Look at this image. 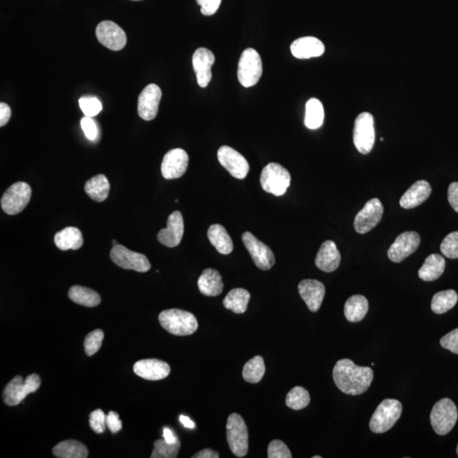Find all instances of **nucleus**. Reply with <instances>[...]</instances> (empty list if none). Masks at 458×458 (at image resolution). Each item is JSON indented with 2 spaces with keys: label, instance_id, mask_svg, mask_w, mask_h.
<instances>
[{
  "label": "nucleus",
  "instance_id": "18",
  "mask_svg": "<svg viewBox=\"0 0 458 458\" xmlns=\"http://www.w3.org/2000/svg\"><path fill=\"white\" fill-rule=\"evenodd\" d=\"M189 166V155L183 148H174L164 156L162 163V174L166 179L181 178Z\"/></svg>",
  "mask_w": 458,
  "mask_h": 458
},
{
  "label": "nucleus",
  "instance_id": "15",
  "mask_svg": "<svg viewBox=\"0 0 458 458\" xmlns=\"http://www.w3.org/2000/svg\"><path fill=\"white\" fill-rule=\"evenodd\" d=\"M421 238L414 231H407L395 238L388 250V257L393 262H402L420 247Z\"/></svg>",
  "mask_w": 458,
  "mask_h": 458
},
{
  "label": "nucleus",
  "instance_id": "48",
  "mask_svg": "<svg viewBox=\"0 0 458 458\" xmlns=\"http://www.w3.org/2000/svg\"><path fill=\"white\" fill-rule=\"evenodd\" d=\"M107 427L112 434L120 432L123 426L119 420V414L116 412H109L107 416Z\"/></svg>",
  "mask_w": 458,
  "mask_h": 458
},
{
  "label": "nucleus",
  "instance_id": "16",
  "mask_svg": "<svg viewBox=\"0 0 458 458\" xmlns=\"http://www.w3.org/2000/svg\"><path fill=\"white\" fill-rule=\"evenodd\" d=\"M96 37L102 45L113 51L123 49L127 44L126 33L112 21H104L97 26Z\"/></svg>",
  "mask_w": 458,
  "mask_h": 458
},
{
  "label": "nucleus",
  "instance_id": "3",
  "mask_svg": "<svg viewBox=\"0 0 458 458\" xmlns=\"http://www.w3.org/2000/svg\"><path fill=\"white\" fill-rule=\"evenodd\" d=\"M402 403L395 399H386L376 409L371 418L369 427L372 432L383 434L388 432L401 418Z\"/></svg>",
  "mask_w": 458,
  "mask_h": 458
},
{
  "label": "nucleus",
  "instance_id": "2",
  "mask_svg": "<svg viewBox=\"0 0 458 458\" xmlns=\"http://www.w3.org/2000/svg\"><path fill=\"white\" fill-rule=\"evenodd\" d=\"M159 322L164 330L178 336L193 335L198 330L197 318L191 312L180 309H169L160 312Z\"/></svg>",
  "mask_w": 458,
  "mask_h": 458
},
{
  "label": "nucleus",
  "instance_id": "38",
  "mask_svg": "<svg viewBox=\"0 0 458 458\" xmlns=\"http://www.w3.org/2000/svg\"><path fill=\"white\" fill-rule=\"evenodd\" d=\"M311 397L303 387L296 386L289 391L287 397V405L293 410H301L310 403Z\"/></svg>",
  "mask_w": 458,
  "mask_h": 458
},
{
  "label": "nucleus",
  "instance_id": "41",
  "mask_svg": "<svg viewBox=\"0 0 458 458\" xmlns=\"http://www.w3.org/2000/svg\"><path fill=\"white\" fill-rule=\"evenodd\" d=\"M441 250L445 257L450 259L458 258V231L449 234L441 245Z\"/></svg>",
  "mask_w": 458,
  "mask_h": 458
},
{
  "label": "nucleus",
  "instance_id": "40",
  "mask_svg": "<svg viewBox=\"0 0 458 458\" xmlns=\"http://www.w3.org/2000/svg\"><path fill=\"white\" fill-rule=\"evenodd\" d=\"M104 339V332L101 330H93L86 336L84 340L85 353L89 356L95 355L99 351Z\"/></svg>",
  "mask_w": 458,
  "mask_h": 458
},
{
  "label": "nucleus",
  "instance_id": "9",
  "mask_svg": "<svg viewBox=\"0 0 458 458\" xmlns=\"http://www.w3.org/2000/svg\"><path fill=\"white\" fill-rule=\"evenodd\" d=\"M354 144L361 154L367 155L373 148L375 142L374 119L369 112H362L355 121L353 132Z\"/></svg>",
  "mask_w": 458,
  "mask_h": 458
},
{
  "label": "nucleus",
  "instance_id": "1",
  "mask_svg": "<svg viewBox=\"0 0 458 458\" xmlns=\"http://www.w3.org/2000/svg\"><path fill=\"white\" fill-rule=\"evenodd\" d=\"M333 378L343 393L358 395L369 390L374 379V371L369 367H360L350 359H342L335 364Z\"/></svg>",
  "mask_w": 458,
  "mask_h": 458
},
{
  "label": "nucleus",
  "instance_id": "25",
  "mask_svg": "<svg viewBox=\"0 0 458 458\" xmlns=\"http://www.w3.org/2000/svg\"><path fill=\"white\" fill-rule=\"evenodd\" d=\"M432 192V189L429 183L425 180H420L413 183L402 195L400 206L404 209L415 208L427 201Z\"/></svg>",
  "mask_w": 458,
  "mask_h": 458
},
{
  "label": "nucleus",
  "instance_id": "32",
  "mask_svg": "<svg viewBox=\"0 0 458 458\" xmlns=\"http://www.w3.org/2000/svg\"><path fill=\"white\" fill-rule=\"evenodd\" d=\"M84 190L90 198L96 202H103L107 199L109 183L103 174L95 176L85 183Z\"/></svg>",
  "mask_w": 458,
  "mask_h": 458
},
{
  "label": "nucleus",
  "instance_id": "10",
  "mask_svg": "<svg viewBox=\"0 0 458 458\" xmlns=\"http://www.w3.org/2000/svg\"><path fill=\"white\" fill-rule=\"evenodd\" d=\"M32 197V189L29 183L17 182L6 191L1 199V207L8 215L22 213L29 205Z\"/></svg>",
  "mask_w": 458,
  "mask_h": 458
},
{
  "label": "nucleus",
  "instance_id": "55",
  "mask_svg": "<svg viewBox=\"0 0 458 458\" xmlns=\"http://www.w3.org/2000/svg\"><path fill=\"white\" fill-rule=\"evenodd\" d=\"M321 457H320V456H314V457H312V458H321Z\"/></svg>",
  "mask_w": 458,
  "mask_h": 458
},
{
  "label": "nucleus",
  "instance_id": "31",
  "mask_svg": "<svg viewBox=\"0 0 458 458\" xmlns=\"http://www.w3.org/2000/svg\"><path fill=\"white\" fill-rule=\"evenodd\" d=\"M53 454L58 458H86L89 456V451L80 441L68 440L54 446Z\"/></svg>",
  "mask_w": 458,
  "mask_h": 458
},
{
  "label": "nucleus",
  "instance_id": "20",
  "mask_svg": "<svg viewBox=\"0 0 458 458\" xmlns=\"http://www.w3.org/2000/svg\"><path fill=\"white\" fill-rule=\"evenodd\" d=\"M192 61L199 87L206 88L213 78L211 68L215 62L213 53L208 49L199 48L194 53Z\"/></svg>",
  "mask_w": 458,
  "mask_h": 458
},
{
  "label": "nucleus",
  "instance_id": "36",
  "mask_svg": "<svg viewBox=\"0 0 458 458\" xmlns=\"http://www.w3.org/2000/svg\"><path fill=\"white\" fill-rule=\"evenodd\" d=\"M457 300V293L453 289L438 292L432 299V311L436 314H443L455 307Z\"/></svg>",
  "mask_w": 458,
  "mask_h": 458
},
{
  "label": "nucleus",
  "instance_id": "11",
  "mask_svg": "<svg viewBox=\"0 0 458 458\" xmlns=\"http://www.w3.org/2000/svg\"><path fill=\"white\" fill-rule=\"evenodd\" d=\"M109 256L113 262L121 268L146 273L151 268L150 261L144 254L132 252L119 244L113 246Z\"/></svg>",
  "mask_w": 458,
  "mask_h": 458
},
{
  "label": "nucleus",
  "instance_id": "19",
  "mask_svg": "<svg viewBox=\"0 0 458 458\" xmlns=\"http://www.w3.org/2000/svg\"><path fill=\"white\" fill-rule=\"evenodd\" d=\"M183 232H185V223L180 211H174L167 219V226L158 233V238L160 244L167 247L174 248L181 243Z\"/></svg>",
  "mask_w": 458,
  "mask_h": 458
},
{
  "label": "nucleus",
  "instance_id": "6",
  "mask_svg": "<svg viewBox=\"0 0 458 458\" xmlns=\"http://www.w3.org/2000/svg\"><path fill=\"white\" fill-rule=\"evenodd\" d=\"M457 409L451 399L443 398L437 402L430 413V422L434 432L440 436L451 432L457 421Z\"/></svg>",
  "mask_w": 458,
  "mask_h": 458
},
{
  "label": "nucleus",
  "instance_id": "30",
  "mask_svg": "<svg viewBox=\"0 0 458 458\" xmlns=\"http://www.w3.org/2000/svg\"><path fill=\"white\" fill-rule=\"evenodd\" d=\"M369 311V301L361 295L350 297L344 304V316L349 322L358 323L362 321Z\"/></svg>",
  "mask_w": 458,
  "mask_h": 458
},
{
  "label": "nucleus",
  "instance_id": "27",
  "mask_svg": "<svg viewBox=\"0 0 458 458\" xmlns=\"http://www.w3.org/2000/svg\"><path fill=\"white\" fill-rule=\"evenodd\" d=\"M445 261L439 254H432L426 258L424 265L418 271V276L422 280L432 282L439 279L443 274Z\"/></svg>",
  "mask_w": 458,
  "mask_h": 458
},
{
  "label": "nucleus",
  "instance_id": "17",
  "mask_svg": "<svg viewBox=\"0 0 458 458\" xmlns=\"http://www.w3.org/2000/svg\"><path fill=\"white\" fill-rule=\"evenodd\" d=\"M162 89L158 85L146 86L139 96L138 113L144 121H151L158 116L159 105L162 100Z\"/></svg>",
  "mask_w": 458,
  "mask_h": 458
},
{
  "label": "nucleus",
  "instance_id": "51",
  "mask_svg": "<svg viewBox=\"0 0 458 458\" xmlns=\"http://www.w3.org/2000/svg\"><path fill=\"white\" fill-rule=\"evenodd\" d=\"M193 458H218L219 454L217 452L213 451L210 448L202 450V451L195 453Z\"/></svg>",
  "mask_w": 458,
  "mask_h": 458
},
{
  "label": "nucleus",
  "instance_id": "57",
  "mask_svg": "<svg viewBox=\"0 0 458 458\" xmlns=\"http://www.w3.org/2000/svg\"><path fill=\"white\" fill-rule=\"evenodd\" d=\"M134 1H139V0H134Z\"/></svg>",
  "mask_w": 458,
  "mask_h": 458
},
{
  "label": "nucleus",
  "instance_id": "28",
  "mask_svg": "<svg viewBox=\"0 0 458 458\" xmlns=\"http://www.w3.org/2000/svg\"><path fill=\"white\" fill-rule=\"evenodd\" d=\"M54 244L61 250H78L84 244L83 234L74 227H68L54 236Z\"/></svg>",
  "mask_w": 458,
  "mask_h": 458
},
{
  "label": "nucleus",
  "instance_id": "53",
  "mask_svg": "<svg viewBox=\"0 0 458 458\" xmlns=\"http://www.w3.org/2000/svg\"><path fill=\"white\" fill-rule=\"evenodd\" d=\"M180 422H182V425L186 428L194 429L195 427L194 422L190 420L189 417L183 416L181 415L179 418Z\"/></svg>",
  "mask_w": 458,
  "mask_h": 458
},
{
  "label": "nucleus",
  "instance_id": "35",
  "mask_svg": "<svg viewBox=\"0 0 458 458\" xmlns=\"http://www.w3.org/2000/svg\"><path fill=\"white\" fill-rule=\"evenodd\" d=\"M324 121V109L322 102L315 98L307 101L305 105V125L309 129H318Z\"/></svg>",
  "mask_w": 458,
  "mask_h": 458
},
{
  "label": "nucleus",
  "instance_id": "5",
  "mask_svg": "<svg viewBox=\"0 0 458 458\" xmlns=\"http://www.w3.org/2000/svg\"><path fill=\"white\" fill-rule=\"evenodd\" d=\"M291 181V174L287 168L280 164L269 163L261 171L260 182L262 189L276 197H281L287 193Z\"/></svg>",
  "mask_w": 458,
  "mask_h": 458
},
{
  "label": "nucleus",
  "instance_id": "50",
  "mask_svg": "<svg viewBox=\"0 0 458 458\" xmlns=\"http://www.w3.org/2000/svg\"><path fill=\"white\" fill-rule=\"evenodd\" d=\"M11 116V109L9 105L3 102L0 103V127L6 126L9 123Z\"/></svg>",
  "mask_w": 458,
  "mask_h": 458
},
{
  "label": "nucleus",
  "instance_id": "26",
  "mask_svg": "<svg viewBox=\"0 0 458 458\" xmlns=\"http://www.w3.org/2000/svg\"><path fill=\"white\" fill-rule=\"evenodd\" d=\"M199 291L206 296H217L223 289L221 274L217 270L207 268L204 270L198 280Z\"/></svg>",
  "mask_w": 458,
  "mask_h": 458
},
{
  "label": "nucleus",
  "instance_id": "13",
  "mask_svg": "<svg viewBox=\"0 0 458 458\" xmlns=\"http://www.w3.org/2000/svg\"><path fill=\"white\" fill-rule=\"evenodd\" d=\"M383 206L379 199H372L366 203L354 219V228L358 234L369 233L381 221Z\"/></svg>",
  "mask_w": 458,
  "mask_h": 458
},
{
  "label": "nucleus",
  "instance_id": "4",
  "mask_svg": "<svg viewBox=\"0 0 458 458\" xmlns=\"http://www.w3.org/2000/svg\"><path fill=\"white\" fill-rule=\"evenodd\" d=\"M40 386L41 379L37 374L29 375L25 379L22 376H15L3 391V402L10 406H17L24 401L27 395L37 391Z\"/></svg>",
  "mask_w": 458,
  "mask_h": 458
},
{
  "label": "nucleus",
  "instance_id": "21",
  "mask_svg": "<svg viewBox=\"0 0 458 458\" xmlns=\"http://www.w3.org/2000/svg\"><path fill=\"white\" fill-rule=\"evenodd\" d=\"M136 375L146 381H160L169 375L170 366L162 360L144 359L137 362L134 366Z\"/></svg>",
  "mask_w": 458,
  "mask_h": 458
},
{
  "label": "nucleus",
  "instance_id": "37",
  "mask_svg": "<svg viewBox=\"0 0 458 458\" xmlns=\"http://www.w3.org/2000/svg\"><path fill=\"white\" fill-rule=\"evenodd\" d=\"M266 367L264 358L256 356L245 363L243 369V378L246 382L259 383L265 374Z\"/></svg>",
  "mask_w": 458,
  "mask_h": 458
},
{
  "label": "nucleus",
  "instance_id": "56",
  "mask_svg": "<svg viewBox=\"0 0 458 458\" xmlns=\"http://www.w3.org/2000/svg\"><path fill=\"white\" fill-rule=\"evenodd\" d=\"M457 456H458V445H457Z\"/></svg>",
  "mask_w": 458,
  "mask_h": 458
},
{
  "label": "nucleus",
  "instance_id": "39",
  "mask_svg": "<svg viewBox=\"0 0 458 458\" xmlns=\"http://www.w3.org/2000/svg\"><path fill=\"white\" fill-rule=\"evenodd\" d=\"M179 440L176 443H168L165 440H156L154 443V451L152 452L151 458H175L179 452Z\"/></svg>",
  "mask_w": 458,
  "mask_h": 458
},
{
  "label": "nucleus",
  "instance_id": "33",
  "mask_svg": "<svg viewBox=\"0 0 458 458\" xmlns=\"http://www.w3.org/2000/svg\"><path fill=\"white\" fill-rule=\"evenodd\" d=\"M250 299V293L246 289H234L223 300V305L229 310L241 314L247 310Z\"/></svg>",
  "mask_w": 458,
  "mask_h": 458
},
{
  "label": "nucleus",
  "instance_id": "47",
  "mask_svg": "<svg viewBox=\"0 0 458 458\" xmlns=\"http://www.w3.org/2000/svg\"><path fill=\"white\" fill-rule=\"evenodd\" d=\"M204 15L210 17L217 13L221 6L222 0H197Z\"/></svg>",
  "mask_w": 458,
  "mask_h": 458
},
{
  "label": "nucleus",
  "instance_id": "23",
  "mask_svg": "<svg viewBox=\"0 0 458 458\" xmlns=\"http://www.w3.org/2000/svg\"><path fill=\"white\" fill-rule=\"evenodd\" d=\"M342 257L335 243L327 241L323 243L316 254L315 264L325 273L335 271L339 268Z\"/></svg>",
  "mask_w": 458,
  "mask_h": 458
},
{
  "label": "nucleus",
  "instance_id": "42",
  "mask_svg": "<svg viewBox=\"0 0 458 458\" xmlns=\"http://www.w3.org/2000/svg\"><path fill=\"white\" fill-rule=\"evenodd\" d=\"M79 105L85 116H96L102 111V104L96 97L84 96L80 98Z\"/></svg>",
  "mask_w": 458,
  "mask_h": 458
},
{
  "label": "nucleus",
  "instance_id": "45",
  "mask_svg": "<svg viewBox=\"0 0 458 458\" xmlns=\"http://www.w3.org/2000/svg\"><path fill=\"white\" fill-rule=\"evenodd\" d=\"M441 346L445 349L458 355V328L448 333L441 339Z\"/></svg>",
  "mask_w": 458,
  "mask_h": 458
},
{
  "label": "nucleus",
  "instance_id": "7",
  "mask_svg": "<svg viewBox=\"0 0 458 458\" xmlns=\"http://www.w3.org/2000/svg\"><path fill=\"white\" fill-rule=\"evenodd\" d=\"M227 440L234 455L244 457L249 450V434L247 426L241 415L232 413L227 422Z\"/></svg>",
  "mask_w": 458,
  "mask_h": 458
},
{
  "label": "nucleus",
  "instance_id": "14",
  "mask_svg": "<svg viewBox=\"0 0 458 458\" xmlns=\"http://www.w3.org/2000/svg\"><path fill=\"white\" fill-rule=\"evenodd\" d=\"M217 158L221 165L229 172L234 178L244 179L250 171V165L244 156L234 148L222 146L217 151Z\"/></svg>",
  "mask_w": 458,
  "mask_h": 458
},
{
  "label": "nucleus",
  "instance_id": "54",
  "mask_svg": "<svg viewBox=\"0 0 458 458\" xmlns=\"http://www.w3.org/2000/svg\"><path fill=\"white\" fill-rule=\"evenodd\" d=\"M119 245V244H117L116 241V240H113V241H112V245H113V246H116V245Z\"/></svg>",
  "mask_w": 458,
  "mask_h": 458
},
{
  "label": "nucleus",
  "instance_id": "46",
  "mask_svg": "<svg viewBox=\"0 0 458 458\" xmlns=\"http://www.w3.org/2000/svg\"><path fill=\"white\" fill-rule=\"evenodd\" d=\"M81 127L88 139L91 141L96 139L98 128L96 121L92 119V117L84 116L81 120Z\"/></svg>",
  "mask_w": 458,
  "mask_h": 458
},
{
  "label": "nucleus",
  "instance_id": "44",
  "mask_svg": "<svg viewBox=\"0 0 458 458\" xmlns=\"http://www.w3.org/2000/svg\"><path fill=\"white\" fill-rule=\"evenodd\" d=\"M89 425L91 429L97 434H102L105 432L107 426V416L103 411L97 409L93 411L89 416Z\"/></svg>",
  "mask_w": 458,
  "mask_h": 458
},
{
  "label": "nucleus",
  "instance_id": "34",
  "mask_svg": "<svg viewBox=\"0 0 458 458\" xmlns=\"http://www.w3.org/2000/svg\"><path fill=\"white\" fill-rule=\"evenodd\" d=\"M68 296L70 300L78 305L87 307H95L101 301L99 293L89 288L74 285L70 289Z\"/></svg>",
  "mask_w": 458,
  "mask_h": 458
},
{
  "label": "nucleus",
  "instance_id": "24",
  "mask_svg": "<svg viewBox=\"0 0 458 458\" xmlns=\"http://www.w3.org/2000/svg\"><path fill=\"white\" fill-rule=\"evenodd\" d=\"M291 53L297 59H310L323 56L325 52L323 43L315 37H303L292 43Z\"/></svg>",
  "mask_w": 458,
  "mask_h": 458
},
{
  "label": "nucleus",
  "instance_id": "43",
  "mask_svg": "<svg viewBox=\"0 0 458 458\" xmlns=\"http://www.w3.org/2000/svg\"><path fill=\"white\" fill-rule=\"evenodd\" d=\"M268 458H291V452L288 446L280 440H274L268 448Z\"/></svg>",
  "mask_w": 458,
  "mask_h": 458
},
{
  "label": "nucleus",
  "instance_id": "49",
  "mask_svg": "<svg viewBox=\"0 0 458 458\" xmlns=\"http://www.w3.org/2000/svg\"><path fill=\"white\" fill-rule=\"evenodd\" d=\"M448 197L450 205L458 213V183L454 182L450 185Z\"/></svg>",
  "mask_w": 458,
  "mask_h": 458
},
{
  "label": "nucleus",
  "instance_id": "52",
  "mask_svg": "<svg viewBox=\"0 0 458 458\" xmlns=\"http://www.w3.org/2000/svg\"><path fill=\"white\" fill-rule=\"evenodd\" d=\"M163 437L168 443L174 444L178 441V438L174 436V432L170 429L165 428L163 429Z\"/></svg>",
  "mask_w": 458,
  "mask_h": 458
},
{
  "label": "nucleus",
  "instance_id": "22",
  "mask_svg": "<svg viewBox=\"0 0 458 458\" xmlns=\"http://www.w3.org/2000/svg\"><path fill=\"white\" fill-rule=\"evenodd\" d=\"M301 298L307 304L309 310L318 312L322 305L325 296V287L320 281L315 280H305L298 285Z\"/></svg>",
  "mask_w": 458,
  "mask_h": 458
},
{
  "label": "nucleus",
  "instance_id": "8",
  "mask_svg": "<svg viewBox=\"0 0 458 458\" xmlns=\"http://www.w3.org/2000/svg\"><path fill=\"white\" fill-rule=\"evenodd\" d=\"M262 61L256 49L249 48L242 53L238 66V79L245 88L257 84L262 75Z\"/></svg>",
  "mask_w": 458,
  "mask_h": 458
},
{
  "label": "nucleus",
  "instance_id": "12",
  "mask_svg": "<svg viewBox=\"0 0 458 458\" xmlns=\"http://www.w3.org/2000/svg\"><path fill=\"white\" fill-rule=\"evenodd\" d=\"M242 241L258 268L267 271L273 267L275 264V257H274L272 250L267 245L258 240L250 232L243 234Z\"/></svg>",
  "mask_w": 458,
  "mask_h": 458
},
{
  "label": "nucleus",
  "instance_id": "29",
  "mask_svg": "<svg viewBox=\"0 0 458 458\" xmlns=\"http://www.w3.org/2000/svg\"><path fill=\"white\" fill-rule=\"evenodd\" d=\"M207 236H208L211 244L216 248L219 253L229 254L233 252V241L224 227L220 224L211 225L207 232Z\"/></svg>",
  "mask_w": 458,
  "mask_h": 458
}]
</instances>
